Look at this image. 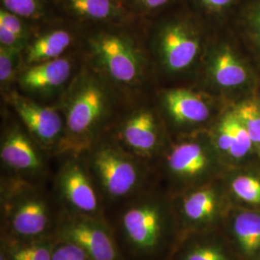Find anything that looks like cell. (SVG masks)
<instances>
[{"label":"cell","instance_id":"cell-10","mask_svg":"<svg viewBox=\"0 0 260 260\" xmlns=\"http://www.w3.org/2000/svg\"><path fill=\"white\" fill-rule=\"evenodd\" d=\"M60 184L69 203L83 212H93L99 203L94 189L83 169L77 164H69L63 170Z\"/></svg>","mask_w":260,"mask_h":260},{"label":"cell","instance_id":"cell-12","mask_svg":"<svg viewBox=\"0 0 260 260\" xmlns=\"http://www.w3.org/2000/svg\"><path fill=\"white\" fill-rule=\"evenodd\" d=\"M163 103L171 117L179 123H200L209 117V108L202 98L187 90H171L164 93Z\"/></svg>","mask_w":260,"mask_h":260},{"label":"cell","instance_id":"cell-26","mask_svg":"<svg viewBox=\"0 0 260 260\" xmlns=\"http://www.w3.org/2000/svg\"><path fill=\"white\" fill-rule=\"evenodd\" d=\"M13 260H52V251L45 245H32L13 252Z\"/></svg>","mask_w":260,"mask_h":260},{"label":"cell","instance_id":"cell-4","mask_svg":"<svg viewBox=\"0 0 260 260\" xmlns=\"http://www.w3.org/2000/svg\"><path fill=\"white\" fill-rule=\"evenodd\" d=\"M157 42L161 60L172 72L188 68L200 51V41L194 31L181 21L164 24L159 31Z\"/></svg>","mask_w":260,"mask_h":260},{"label":"cell","instance_id":"cell-13","mask_svg":"<svg viewBox=\"0 0 260 260\" xmlns=\"http://www.w3.org/2000/svg\"><path fill=\"white\" fill-rule=\"evenodd\" d=\"M63 3L72 15L90 21L110 22L127 15L122 0H63Z\"/></svg>","mask_w":260,"mask_h":260},{"label":"cell","instance_id":"cell-16","mask_svg":"<svg viewBox=\"0 0 260 260\" xmlns=\"http://www.w3.org/2000/svg\"><path fill=\"white\" fill-rule=\"evenodd\" d=\"M47 207L39 200H28L19 205L13 216L12 224L17 233L23 236H35L46 231Z\"/></svg>","mask_w":260,"mask_h":260},{"label":"cell","instance_id":"cell-5","mask_svg":"<svg viewBox=\"0 0 260 260\" xmlns=\"http://www.w3.org/2000/svg\"><path fill=\"white\" fill-rule=\"evenodd\" d=\"M10 103L29 132L41 144L52 145L63 131V120L55 109L40 105L34 101L14 92Z\"/></svg>","mask_w":260,"mask_h":260},{"label":"cell","instance_id":"cell-17","mask_svg":"<svg viewBox=\"0 0 260 260\" xmlns=\"http://www.w3.org/2000/svg\"><path fill=\"white\" fill-rule=\"evenodd\" d=\"M212 75L215 81L223 87L239 86L247 79L246 70L230 50H223L215 57Z\"/></svg>","mask_w":260,"mask_h":260},{"label":"cell","instance_id":"cell-1","mask_svg":"<svg viewBox=\"0 0 260 260\" xmlns=\"http://www.w3.org/2000/svg\"><path fill=\"white\" fill-rule=\"evenodd\" d=\"M96 64L113 81L137 83L144 73V59L134 41L121 32H101L91 40Z\"/></svg>","mask_w":260,"mask_h":260},{"label":"cell","instance_id":"cell-11","mask_svg":"<svg viewBox=\"0 0 260 260\" xmlns=\"http://www.w3.org/2000/svg\"><path fill=\"white\" fill-rule=\"evenodd\" d=\"M1 160L17 171L34 172L41 168V158L33 143L19 128L10 129L1 144Z\"/></svg>","mask_w":260,"mask_h":260},{"label":"cell","instance_id":"cell-7","mask_svg":"<svg viewBox=\"0 0 260 260\" xmlns=\"http://www.w3.org/2000/svg\"><path fill=\"white\" fill-rule=\"evenodd\" d=\"M72 74L70 60L58 59L30 65L19 77L21 88L28 93L47 94L63 87Z\"/></svg>","mask_w":260,"mask_h":260},{"label":"cell","instance_id":"cell-29","mask_svg":"<svg viewBox=\"0 0 260 260\" xmlns=\"http://www.w3.org/2000/svg\"><path fill=\"white\" fill-rule=\"evenodd\" d=\"M172 0H122L125 8L129 6L131 9L141 14H151L167 6Z\"/></svg>","mask_w":260,"mask_h":260},{"label":"cell","instance_id":"cell-30","mask_svg":"<svg viewBox=\"0 0 260 260\" xmlns=\"http://www.w3.org/2000/svg\"><path fill=\"white\" fill-rule=\"evenodd\" d=\"M186 260H226L224 255L217 249L211 247H202L191 251Z\"/></svg>","mask_w":260,"mask_h":260},{"label":"cell","instance_id":"cell-33","mask_svg":"<svg viewBox=\"0 0 260 260\" xmlns=\"http://www.w3.org/2000/svg\"><path fill=\"white\" fill-rule=\"evenodd\" d=\"M251 25L254 28L260 39V3L251 12Z\"/></svg>","mask_w":260,"mask_h":260},{"label":"cell","instance_id":"cell-14","mask_svg":"<svg viewBox=\"0 0 260 260\" xmlns=\"http://www.w3.org/2000/svg\"><path fill=\"white\" fill-rule=\"evenodd\" d=\"M73 43L72 34L65 29H53L42 34L28 46L25 61L34 65L60 58Z\"/></svg>","mask_w":260,"mask_h":260},{"label":"cell","instance_id":"cell-9","mask_svg":"<svg viewBox=\"0 0 260 260\" xmlns=\"http://www.w3.org/2000/svg\"><path fill=\"white\" fill-rule=\"evenodd\" d=\"M121 136L130 149L141 155H149L158 145L159 129L153 112L142 108L124 122Z\"/></svg>","mask_w":260,"mask_h":260},{"label":"cell","instance_id":"cell-31","mask_svg":"<svg viewBox=\"0 0 260 260\" xmlns=\"http://www.w3.org/2000/svg\"><path fill=\"white\" fill-rule=\"evenodd\" d=\"M0 43H1V47L20 51L24 47L25 42L19 39L17 35H15L7 28L0 25Z\"/></svg>","mask_w":260,"mask_h":260},{"label":"cell","instance_id":"cell-2","mask_svg":"<svg viewBox=\"0 0 260 260\" xmlns=\"http://www.w3.org/2000/svg\"><path fill=\"white\" fill-rule=\"evenodd\" d=\"M107 109L108 98L103 86L91 77L79 79L67 103V133L75 139L89 137L103 121Z\"/></svg>","mask_w":260,"mask_h":260},{"label":"cell","instance_id":"cell-20","mask_svg":"<svg viewBox=\"0 0 260 260\" xmlns=\"http://www.w3.org/2000/svg\"><path fill=\"white\" fill-rule=\"evenodd\" d=\"M235 116L251 137L252 145L260 148V109L254 103H242L236 109Z\"/></svg>","mask_w":260,"mask_h":260},{"label":"cell","instance_id":"cell-21","mask_svg":"<svg viewBox=\"0 0 260 260\" xmlns=\"http://www.w3.org/2000/svg\"><path fill=\"white\" fill-rule=\"evenodd\" d=\"M2 8L23 19L38 20L45 15L42 0H1Z\"/></svg>","mask_w":260,"mask_h":260},{"label":"cell","instance_id":"cell-28","mask_svg":"<svg viewBox=\"0 0 260 260\" xmlns=\"http://www.w3.org/2000/svg\"><path fill=\"white\" fill-rule=\"evenodd\" d=\"M233 118L234 112L225 115L221 121L217 132V145L219 149L229 152L232 147L233 138Z\"/></svg>","mask_w":260,"mask_h":260},{"label":"cell","instance_id":"cell-8","mask_svg":"<svg viewBox=\"0 0 260 260\" xmlns=\"http://www.w3.org/2000/svg\"><path fill=\"white\" fill-rule=\"evenodd\" d=\"M67 241L81 247L92 260H117L115 244L103 228L87 221H74L63 230Z\"/></svg>","mask_w":260,"mask_h":260},{"label":"cell","instance_id":"cell-18","mask_svg":"<svg viewBox=\"0 0 260 260\" xmlns=\"http://www.w3.org/2000/svg\"><path fill=\"white\" fill-rule=\"evenodd\" d=\"M234 232L242 249L251 254L260 247V216L244 212L235 219Z\"/></svg>","mask_w":260,"mask_h":260},{"label":"cell","instance_id":"cell-32","mask_svg":"<svg viewBox=\"0 0 260 260\" xmlns=\"http://www.w3.org/2000/svg\"><path fill=\"white\" fill-rule=\"evenodd\" d=\"M234 0H200L205 9L211 12H221L230 7Z\"/></svg>","mask_w":260,"mask_h":260},{"label":"cell","instance_id":"cell-25","mask_svg":"<svg viewBox=\"0 0 260 260\" xmlns=\"http://www.w3.org/2000/svg\"><path fill=\"white\" fill-rule=\"evenodd\" d=\"M23 20L24 19L15 14H12L3 8L0 9V25L7 28L25 42L27 39V30Z\"/></svg>","mask_w":260,"mask_h":260},{"label":"cell","instance_id":"cell-19","mask_svg":"<svg viewBox=\"0 0 260 260\" xmlns=\"http://www.w3.org/2000/svg\"><path fill=\"white\" fill-rule=\"evenodd\" d=\"M216 209V197L211 189H202L188 196L183 202L186 217L194 222L210 219Z\"/></svg>","mask_w":260,"mask_h":260},{"label":"cell","instance_id":"cell-23","mask_svg":"<svg viewBox=\"0 0 260 260\" xmlns=\"http://www.w3.org/2000/svg\"><path fill=\"white\" fill-rule=\"evenodd\" d=\"M252 142L248 131L244 127L234 113L233 118V138L229 153L234 158L245 156L251 149Z\"/></svg>","mask_w":260,"mask_h":260},{"label":"cell","instance_id":"cell-22","mask_svg":"<svg viewBox=\"0 0 260 260\" xmlns=\"http://www.w3.org/2000/svg\"><path fill=\"white\" fill-rule=\"evenodd\" d=\"M233 192L242 201L249 204H260V181L252 177H236L233 181Z\"/></svg>","mask_w":260,"mask_h":260},{"label":"cell","instance_id":"cell-3","mask_svg":"<svg viewBox=\"0 0 260 260\" xmlns=\"http://www.w3.org/2000/svg\"><path fill=\"white\" fill-rule=\"evenodd\" d=\"M93 165L103 188L111 197L127 195L137 185L139 173L136 165L109 146L102 147L94 152Z\"/></svg>","mask_w":260,"mask_h":260},{"label":"cell","instance_id":"cell-15","mask_svg":"<svg viewBox=\"0 0 260 260\" xmlns=\"http://www.w3.org/2000/svg\"><path fill=\"white\" fill-rule=\"evenodd\" d=\"M168 164L171 171L180 177H196L205 171L208 159L205 149L197 143H182L172 149Z\"/></svg>","mask_w":260,"mask_h":260},{"label":"cell","instance_id":"cell-27","mask_svg":"<svg viewBox=\"0 0 260 260\" xmlns=\"http://www.w3.org/2000/svg\"><path fill=\"white\" fill-rule=\"evenodd\" d=\"M52 260H92L81 247L73 242L59 246L52 251Z\"/></svg>","mask_w":260,"mask_h":260},{"label":"cell","instance_id":"cell-24","mask_svg":"<svg viewBox=\"0 0 260 260\" xmlns=\"http://www.w3.org/2000/svg\"><path fill=\"white\" fill-rule=\"evenodd\" d=\"M19 59V50L0 47V82L2 88L7 86L14 77Z\"/></svg>","mask_w":260,"mask_h":260},{"label":"cell","instance_id":"cell-6","mask_svg":"<svg viewBox=\"0 0 260 260\" xmlns=\"http://www.w3.org/2000/svg\"><path fill=\"white\" fill-rule=\"evenodd\" d=\"M122 224L131 243L140 250H152L160 239L162 219L157 207L142 205L129 208L122 217Z\"/></svg>","mask_w":260,"mask_h":260}]
</instances>
